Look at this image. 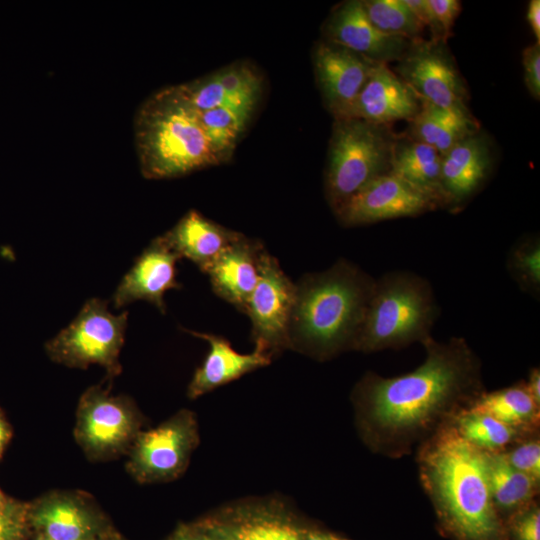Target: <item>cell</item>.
Returning a JSON list of instances; mask_svg holds the SVG:
<instances>
[{"label":"cell","instance_id":"1","mask_svg":"<svg viewBox=\"0 0 540 540\" xmlns=\"http://www.w3.org/2000/svg\"><path fill=\"white\" fill-rule=\"evenodd\" d=\"M422 345L425 359L413 371L368 372L353 389L359 432L377 454H410L485 391L480 358L465 338L431 336Z\"/></svg>","mask_w":540,"mask_h":540},{"label":"cell","instance_id":"2","mask_svg":"<svg viewBox=\"0 0 540 540\" xmlns=\"http://www.w3.org/2000/svg\"><path fill=\"white\" fill-rule=\"evenodd\" d=\"M420 480L446 528L459 540H500L485 453L452 422L417 449Z\"/></svg>","mask_w":540,"mask_h":540},{"label":"cell","instance_id":"3","mask_svg":"<svg viewBox=\"0 0 540 540\" xmlns=\"http://www.w3.org/2000/svg\"><path fill=\"white\" fill-rule=\"evenodd\" d=\"M376 279L346 259L302 276L296 285L290 349L317 360L353 350Z\"/></svg>","mask_w":540,"mask_h":540},{"label":"cell","instance_id":"4","mask_svg":"<svg viewBox=\"0 0 540 540\" xmlns=\"http://www.w3.org/2000/svg\"><path fill=\"white\" fill-rule=\"evenodd\" d=\"M140 170L147 179H168L219 165L206 137L200 112L179 85L150 96L134 120Z\"/></svg>","mask_w":540,"mask_h":540},{"label":"cell","instance_id":"5","mask_svg":"<svg viewBox=\"0 0 540 540\" xmlns=\"http://www.w3.org/2000/svg\"><path fill=\"white\" fill-rule=\"evenodd\" d=\"M439 308L431 284L409 271H392L376 279L356 339V351L399 349L430 338Z\"/></svg>","mask_w":540,"mask_h":540},{"label":"cell","instance_id":"6","mask_svg":"<svg viewBox=\"0 0 540 540\" xmlns=\"http://www.w3.org/2000/svg\"><path fill=\"white\" fill-rule=\"evenodd\" d=\"M396 138L389 125L335 119L324 180L332 210L373 179L390 172Z\"/></svg>","mask_w":540,"mask_h":540},{"label":"cell","instance_id":"7","mask_svg":"<svg viewBox=\"0 0 540 540\" xmlns=\"http://www.w3.org/2000/svg\"><path fill=\"white\" fill-rule=\"evenodd\" d=\"M127 321V311L115 315L107 301L88 299L73 321L45 344L46 353L59 364L75 368L97 364L115 376L121 370Z\"/></svg>","mask_w":540,"mask_h":540},{"label":"cell","instance_id":"8","mask_svg":"<svg viewBox=\"0 0 540 540\" xmlns=\"http://www.w3.org/2000/svg\"><path fill=\"white\" fill-rule=\"evenodd\" d=\"M198 443L194 413L180 410L159 426L137 434L127 469L140 483L174 480L185 471Z\"/></svg>","mask_w":540,"mask_h":540},{"label":"cell","instance_id":"9","mask_svg":"<svg viewBox=\"0 0 540 540\" xmlns=\"http://www.w3.org/2000/svg\"><path fill=\"white\" fill-rule=\"evenodd\" d=\"M132 402L99 386L87 389L79 402L75 437L93 459H107L130 449L140 432Z\"/></svg>","mask_w":540,"mask_h":540},{"label":"cell","instance_id":"10","mask_svg":"<svg viewBox=\"0 0 540 540\" xmlns=\"http://www.w3.org/2000/svg\"><path fill=\"white\" fill-rule=\"evenodd\" d=\"M395 73L423 100L471 114L468 91L447 43L423 38L411 41Z\"/></svg>","mask_w":540,"mask_h":540},{"label":"cell","instance_id":"11","mask_svg":"<svg viewBox=\"0 0 540 540\" xmlns=\"http://www.w3.org/2000/svg\"><path fill=\"white\" fill-rule=\"evenodd\" d=\"M295 295V283L284 273L278 260L266 251L245 314L251 321V338L255 346L272 358L290 349L289 327Z\"/></svg>","mask_w":540,"mask_h":540},{"label":"cell","instance_id":"12","mask_svg":"<svg viewBox=\"0 0 540 540\" xmlns=\"http://www.w3.org/2000/svg\"><path fill=\"white\" fill-rule=\"evenodd\" d=\"M438 207L431 196L389 172L367 183L333 212L342 226L355 227L414 217Z\"/></svg>","mask_w":540,"mask_h":540},{"label":"cell","instance_id":"13","mask_svg":"<svg viewBox=\"0 0 540 540\" xmlns=\"http://www.w3.org/2000/svg\"><path fill=\"white\" fill-rule=\"evenodd\" d=\"M372 61L328 41L313 51V64L325 105L335 119L346 118L373 67Z\"/></svg>","mask_w":540,"mask_h":540},{"label":"cell","instance_id":"14","mask_svg":"<svg viewBox=\"0 0 540 540\" xmlns=\"http://www.w3.org/2000/svg\"><path fill=\"white\" fill-rule=\"evenodd\" d=\"M323 30L326 41L379 63L397 62L411 44L406 38L378 30L370 22L360 0L337 5Z\"/></svg>","mask_w":540,"mask_h":540},{"label":"cell","instance_id":"15","mask_svg":"<svg viewBox=\"0 0 540 540\" xmlns=\"http://www.w3.org/2000/svg\"><path fill=\"white\" fill-rule=\"evenodd\" d=\"M179 259L162 235L153 239L117 286L112 296L114 307L120 309L143 300L164 314V294L170 289L181 288L176 279V263Z\"/></svg>","mask_w":540,"mask_h":540},{"label":"cell","instance_id":"16","mask_svg":"<svg viewBox=\"0 0 540 540\" xmlns=\"http://www.w3.org/2000/svg\"><path fill=\"white\" fill-rule=\"evenodd\" d=\"M488 136L480 130L465 137L444 155L441 163L443 207L456 211L488 178L493 165Z\"/></svg>","mask_w":540,"mask_h":540},{"label":"cell","instance_id":"17","mask_svg":"<svg viewBox=\"0 0 540 540\" xmlns=\"http://www.w3.org/2000/svg\"><path fill=\"white\" fill-rule=\"evenodd\" d=\"M420 107V98L388 64L376 63L346 118L390 125L411 121Z\"/></svg>","mask_w":540,"mask_h":540},{"label":"cell","instance_id":"18","mask_svg":"<svg viewBox=\"0 0 540 540\" xmlns=\"http://www.w3.org/2000/svg\"><path fill=\"white\" fill-rule=\"evenodd\" d=\"M265 252L261 242L240 234L204 271L214 293L245 313L259 279Z\"/></svg>","mask_w":540,"mask_h":540},{"label":"cell","instance_id":"19","mask_svg":"<svg viewBox=\"0 0 540 540\" xmlns=\"http://www.w3.org/2000/svg\"><path fill=\"white\" fill-rule=\"evenodd\" d=\"M28 521L47 540H94L104 533L92 507L71 493H51L29 505Z\"/></svg>","mask_w":540,"mask_h":540},{"label":"cell","instance_id":"20","mask_svg":"<svg viewBox=\"0 0 540 540\" xmlns=\"http://www.w3.org/2000/svg\"><path fill=\"white\" fill-rule=\"evenodd\" d=\"M184 331L209 344L206 358L195 370L188 385L187 395L190 399L198 398L271 363L272 356L258 346L251 353L242 354L222 336L186 329Z\"/></svg>","mask_w":540,"mask_h":540},{"label":"cell","instance_id":"21","mask_svg":"<svg viewBox=\"0 0 540 540\" xmlns=\"http://www.w3.org/2000/svg\"><path fill=\"white\" fill-rule=\"evenodd\" d=\"M240 234L190 210L162 237L180 259L204 272Z\"/></svg>","mask_w":540,"mask_h":540},{"label":"cell","instance_id":"22","mask_svg":"<svg viewBox=\"0 0 540 540\" xmlns=\"http://www.w3.org/2000/svg\"><path fill=\"white\" fill-rule=\"evenodd\" d=\"M442 155L431 145L397 135L390 172L431 196L443 207L441 190Z\"/></svg>","mask_w":540,"mask_h":540},{"label":"cell","instance_id":"23","mask_svg":"<svg viewBox=\"0 0 540 540\" xmlns=\"http://www.w3.org/2000/svg\"><path fill=\"white\" fill-rule=\"evenodd\" d=\"M421 107L409 121L411 138L433 146L444 155L456 143L477 132L478 122L472 114L436 106L420 99Z\"/></svg>","mask_w":540,"mask_h":540},{"label":"cell","instance_id":"24","mask_svg":"<svg viewBox=\"0 0 540 540\" xmlns=\"http://www.w3.org/2000/svg\"><path fill=\"white\" fill-rule=\"evenodd\" d=\"M468 408L488 414L525 434H535L539 425L540 406L531 397L525 381L492 392L484 391Z\"/></svg>","mask_w":540,"mask_h":540},{"label":"cell","instance_id":"25","mask_svg":"<svg viewBox=\"0 0 540 540\" xmlns=\"http://www.w3.org/2000/svg\"><path fill=\"white\" fill-rule=\"evenodd\" d=\"M484 453L491 496L498 514H514L532 503L539 483L512 467L502 452Z\"/></svg>","mask_w":540,"mask_h":540},{"label":"cell","instance_id":"26","mask_svg":"<svg viewBox=\"0 0 540 540\" xmlns=\"http://www.w3.org/2000/svg\"><path fill=\"white\" fill-rule=\"evenodd\" d=\"M458 434L477 449L487 453H501L521 439L525 434L496 418L466 408L452 421Z\"/></svg>","mask_w":540,"mask_h":540},{"label":"cell","instance_id":"27","mask_svg":"<svg viewBox=\"0 0 540 540\" xmlns=\"http://www.w3.org/2000/svg\"><path fill=\"white\" fill-rule=\"evenodd\" d=\"M254 108L221 106L200 112V119L210 147L219 164L227 162Z\"/></svg>","mask_w":540,"mask_h":540},{"label":"cell","instance_id":"28","mask_svg":"<svg viewBox=\"0 0 540 540\" xmlns=\"http://www.w3.org/2000/svg\"><path fill=\"white\" fill-rule=\"evenodd\" d=\"M362 4L370 22L381 32L410 41L423 38L424 27L403 0H363Z\"/></svg>","mask_w":540,"mask_h":540},{"label":"cell","instance_id":"29","mask_svg":"<svg viewBox=\"0 0 540 540\" xmlns=\"http://www.w3.org/2000/svg\"><path fill=\"white\" fill-rule=\"evenodd\" d=\"M228 102L226 106L255 108L262 92V78L245 62H237L215 72Z\"/></svg>","mask_w":540,"mask_h":540},{"label":"cell","instance_id":"30","mask_svg":"<svg viewBox=\"0 0 540 540\" xmlns=\"http://www.w3.org/2000/svg\"><path fill=\"white\" fill-rule=\"evenodd\" d=\"M508 267L519 286L531 292L540 287V243L538 238H529L516 244L508 258Z\"/></svg>","mask_w":540,"mask_h":540},{"label":"cell","instance_id":"31","mask_svg":"<svg viewBox=\"0 0 540 540\" xmlns=\"http://www.w3.org/2000/svg\"><path fill=\"white\" fill-rule=\"evenodd\" d=\"M179 86L190 104L199 112L227 105L228 97L215 73Z\"/></svg>","mask_w":540,"mask_h":540},{"label":"cell","instance_id":"32","mask_svg":"<svg viewBox=\"0 0 540 540\" xmlns=\"http://www.w3.org/2000/svg\"><path fill=\"white\" fill-rule=\"evenodd\" d=\"M240 540H302V532L291 524L270 517L243 523L235 530Z\"/></svg>","mask_w":540,"mask_h":540},{"label":"cell","instance_id":"33","mask_svg":"<svg viewBox=\"0 0 540 540\" xmlns=\"http://www.w3.org/2000/svg\"><path fill=\"white\" fill-rule=\"evenodd\" d=\"M516 470L540 483V440L535 434L521 439L502 452Z\"/></svg>","mask_w":540,"mask_h":540},{"label":"cell","instance_id":"34","mask_svg":"<svg viewBox=\"0 0 540 540\" xmlns=\"http://www.w3.org/2000/svg\"><path fill=\"white\" fill-rule=\"evenodd\" d=\"M29 504L8 499L0 507V540H19L24 535L28 521Z\"/></svg>","mask_w":540,"mask_h":540},{"label":"cell","instance_id":"35","mask_svg":"<svg viewBox=\"0 0 540 540\" xmlns=\"http://www.w3.org/2000/svg\"><path fill=\"white\" fill-rule=\"evenodd\" d=\"M514 540H540V510L535 501L513 514Z\"/></svg>","mask_w":540,"mask_h":540},{"label":"cell","instance_id":"36","mask_svg":"<svg viewBox=\"0 0 540 540\" xmlns=\"http://www.w3.org/2000/svg\"><path fill=\"white\" fill-rule=\"evenodd\" d=\"M440 31L442 41L447 43L452 35V27L461 11L458 0H427Z\"/></svg>","mask_w":540,"mask_h":540},{"label":"cell","instance_id":"37","mask_svg":"<svg viewBox=\"0 0 540 540\" xmlns=\"http://www.w3.org/2000/svg\"><path fill=\"white\" fill-rule=\"evenodd\" d=\"M524 82L536 100L540 98V43L527 46L522 52Z\"/></svg>","mask_w":540,"mask_h":540},{"label":"cell","instance_id":"38","mask_svg":"<svg viewBox=\"0 0 540 540\" xmlns=\"http://www.w3.org/2000/svg\"><path fill=\"white\" fill-rule=\"evenodd\" d=\"M526 18L537 40V43H540V1L539 0H531L529 2Z\"/></svg>","mask_w":540,"mask_h":540},{"label":"cell","instance_id":"39","mask_svg":"<svg viewBox=\"0 0 540 540\" xmlns=\"http://www.w3.org/2000/svg\"><path fill=\"white\" fill-rule=\"evenodd\" d=\"M528 392L535 401V403L540 406V370L539 368H532L529 372L528 379L525 381Z\"/></svg>","mask_w":540,"mask_h":540},{"label":"cell","instance_id":"40","mask_svg":"<svg viewBox=\"0 0 540 540\" xmlns=\"http://www.w3.org/2000/svg\"><path fill=\"white\" fill-rule=\"evenodd\" d=\"M171 540H209L206 533H202L192 528H183L179 530Z\"/></svg>","mask_w":540,"mask_h":540},{"label":"cell","instance_id":"41","mask_svg":"<svg viewBox=\"0 0 540 540\" xmlns=\"http://www.w3.org/2000/svg\"><path fill=\"white\" fill-rule=\"evenodd\" d=\"M11 435V427L7 422L5 416L3 415L2 411L0 410V457L2 456V453L8 442L10 441Z\"/></svg>","mask_w":540,"mask_h":540},{"label":"cell","instance_id":"42","mask_svg":"<svg viewBox=\"0 0 540 540\" xmlns=\"http://www.w3.org/2000/svg\"><path fill=\"white\" fill-rule=\"evenodd\" d=\"M302 540H345L334 535L318 531L302 532Z\"/></svg>","mask_w":540,"mask_h":540},{"label":"cell","instance_id":"43","mask_svg":"<svg viewBox=\"0 0 540 540\" xmlns=\"http://www.w3.org/2000/svg\"><path fill=\"white\" fill-rule=\"evenodd\" d=\"M207 535L209 537V540H240L235 534V531L231 533L218 531L216 533H209Z\"/></svg>","mask_w":540,"mask_h":540},{"label":"cell","instance_id":"44","mask_svg":"<svg viewBox=\"0 0 540 540\" xmlns=\"http://www.w3.org/2000/svg\"><path fill=\"white\" fill-rule=\"evenodd\" d=\"M94 540H121V539L117 537L116 535H111L104 532L101 535H99L97 538H95Z\"/></svg>","mask_w":540,"mask_h":540},{"label":"cell","instance_id":"45","mask_svg":"<svg viewBox=\"0 0 540 540\" xmlns=\"http://www.w3.org/2000/svg\"><path fill=\"white\" fill-rule=\"evenodd\" d=\"M8 500V498H6L3 493L0 491V507H2L6 501Z\"/></svg>","mask_w":540,"mask_h":540},{"label":"cell","instance_id":"46","mask_svg":"<svg viewBox=\"0 0 540 540\" xmlns=\"http://www.w3.org/2000/svg\"><path fill=\"white\" fill-rule=\"evenodd\" d=\"M37 540H47V539H45V538H43L42 536H39V535H38Z\"/></svg>","mask_w":540,"mask_h":540}]
</instances>
